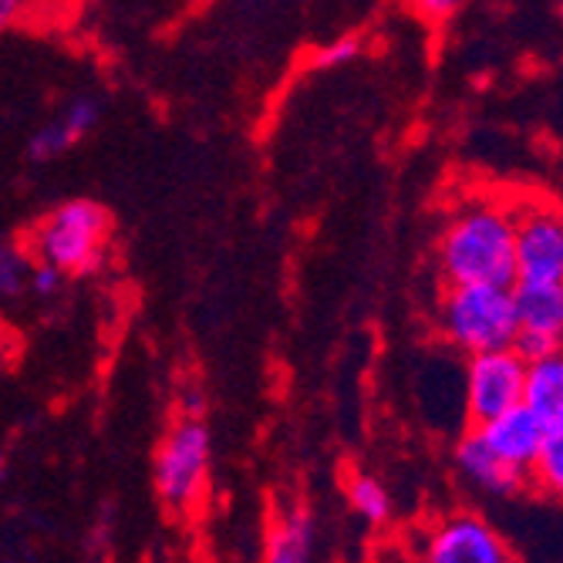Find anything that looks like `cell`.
I'll return each mask as SVG.
<instances>
[{"instance_id":"6da1fadb","label":"cell","mask_w":563,"mask_h":563,"mask_svg":"<svg viewBox=\"0 0 563 563\" xmlns=\"http://www.w3.org/2000/svg\"><path fill=\"white\" fill-rule=\"evenodd\" d=\"M435 267L445 287H506L520 284L514 207L496 199H473L459 207L439 240Z\"/></svg>"},{"instance_id":"7a4b0ae2","label":"cell","mask_w":563,"mask_h":563,"mask_svg":"<svg viewBox=\"0 0 563 563\" xmlns=\"http://www.w3.org/2000/svg\"><path fill=\"white\" fill-rule=\"evenodd\" d=\"M439 338L466 357L509 351L520 338L514 290L506 287H445L435 303Z\"/></svg>"},{"instance_id":"3957f363","label":"cell","mask_w":563,"mask_h":563,"mask_svg":"<svg viewBox=\"0 0 563 563\" xmlns=\"http://www.w3.org/2000/svg\"><path fill=\"white\" fill-rule=\"evenodd\" d=\"M112 217L95 199H68L51 210L27 236L34 264L55 267L65 277H88L106 267Z\"/></svg>"},{"instance_id":"277c9868","label":"cell","mask_w":563,"mask_h":563,"mask_svg":"<svg viewBox=\"0 0 563 563\" xmlns=\"http://www.w3.org/2000/svg\"><path fill=\"white\" fill-rule=\"evenodd\" d=\"M213 439L210 429L196 419H179L159 442L152 459V483L169 509H189L199 503L210 483Z\"/></svg>"},{"instance_id":"5b68a950","label":"cell","mask_w":563,"mask_h":563,"mask_svg":"<svg viewBox=\"0 0 563 563\" xmlns=\"http://www.w3.org/2000/svg\"><path fill=\"white\" fill-rule=\"evenodd\" d=\"M527 372L530 362L517 347L466 357L463 405L470 426L483 429L503 419L506 412H514V408H520L527 398Z\"/></svg>"},{"instance_id":"8992f818","label":"cell","mask_w":563,"mask_h":563,"mask_svg":"<svg viewBox=\"0 0 563 563\" xmlns=\"http://www.w3.org/2000/svg\"><path fill=\"white\" fill-rule=\"evenodd\" d=\"M517 220V271L520 284H563V207L550 199H523Z\"/></svg>"},{"instance_id":"52a82bcc","label":"cell","mask_w":563,"mask_h":563,"mask_svg":"<svg viewBox=\"0 0 563 563\" xmlns=\"http://www.w3.org/2000/svg\"><path fill=\"white\" fill-rule=\"evenodd\" d=\"M422 563H520L509 540L473 509L442 517L422 547Z\"/></svg>"},{"instance_id":"ba28073f","label":"cell","mask_w":563,"mask_h":563,"mask_svg":"<svg viewBox=\"0 0 563 563\" xmlns=\"http://www.w3.org/2000/svg\"><path fill=\"white\" fill-rule=\"evenodd\" d=\"M517 318L520 338L517 351L527 362H543L563 351V284H517Z\"/></svg>"},{"instance_id":"9c48e42d","label":"cell","mask_w":563,"mask_h":563,"mask_svg":"<svg viewBox=\"0 0 563 563\" xmlns=\"http://www.w3.org/2000/svg\"><path fill=\"white\" fill-rule=\"evenodd\" d=\"M452 459H455V470L463 473V479L486 496H517L520 489L530 486V476L514 470L509 463H503L476 429L459 435Z\"/></svg>"},{"instance_id":"30bf717a","label":"cell","mask_w":563,"mask_h":563,"mask_svg":"<svg viewBox=\"0 0 563 563\" xmlns=\"http://www.w3.org/2000/svg\"><path fill=\"white\" fill-rule=\"evenodd\" d=\"M476 432L486 439V445L503 459V463H509L527 476L533 473L537 459L547 445V435H550L527 405L514 408V412H506L503 419H496Z\"/></svg>"},{"instance_id":"8fae6325","label":"cell","mask_w":563,"mask_h":563,"mask_svg":"<svg viewBox=\"0 0 563 563\" xmlns=\"http://www.w3.org/2000/svg\"><path fill=\"white\" fill-rule=\"evenodd\" d=\"M314 520L303 506H287L271 520L264 537V563H311Z\"/></svg>"},{"instance_id":"7c38bea8","label":"cell","mask_w":563,"mask_h":563,"mask_svg":"<svg viewBox=\"0 0 563 563\" xmlns=\"http://www.w3.org/2000/svg\"><path fill=\"white\" fill-rule=\"evenodd\" d=\"M523 405L540 419V426L550 435L563 432V351L530 365Z\"/></svg>"},{"instance_id":"4fadbf2b","label":"cell","mask_w":563,"mask_h":563,"mask_svg":"<svg viewBox=\"0 0 563 563\" xmlns=\"http://www.w3.org/2000/svg\"><path fill=\"white\" fill-rule=\"evenodd\" d=\"M344 496L351 503V509L365 523L378 527L391 517V496L388 489L375 479V476H365V473H351L344 479Z\"/></svg>"},{"instance_id":"5bb4252c","label":"cell","mask_w":563,"mask_h":563,"mask_svg":"<svg viewBox=\"0 0 563 563\" xmlns=\"http://www.w3.org/2000/svg\"><path fill=\"white\" fill-rule=\"evenodd\" d=\"M530 483H533L543 496L563 503V432L547 435V445H543V452H540V459H537V466H533V473H530Z\"/></svg>"},{"instance_id":"9a60e30c","label":"cell","mask_w":563,"mask_h":563,"mask_svg":"<svg viewBox=\"0 0 563 563\" xmlns=\"http://www.w3.org/2000/svg\"><path fill=\"white\" fill-rule=\"evenodd\" d=\"M31 271H34L31 253L8 243L4 250H0V294H4V297L24 294L27 284H31Z\"/></svg>"},{"instance_id":"2e32d148","label":"cell","mask_w":563,"mask_h":563,"mask_svg":"<svg viewBox=\"0 0 563 563\" xmlns=\"http://www.w3.org/2000/svg\"><path fill=\"white\" fill-rule=\"evenodd\" d=\"M71 145H75L71 132L55 119L51 125H44V129H37V132L31 135V142H27V156H31L34 163H47V159L62 156V152L71 148Z\"/></svg>"},{"instance_id":"e0dca14e","label":"cell","mask_w":563,"mask_h":563,"mask_svg":"<svg viewBox=\"0 0 563 563\" xmlns=\"http://www.w3.org/2000/svg\"><path fill=\"white\" fill-rule=\"evenodd\" d=\"M362 47H365V41L357 37V34L338 37V41L321 44V47L314 51L311 65H314V68H341V65H347V62H354L357 55H362Z\"/></svg>"},{"instance_id":"ac0fdd59","label":"cell","mask_w":563,"mask_h":563,"mask_svg":"<svg viewBox=\"0 0 563 563\" xmlns=\"http://www.w3.org/2000/svg\"><path fill=\"white\" fill-rule=\"evenodd\" d=\"M58 122L71 132L75 142H81V139L95 129V122H98V101H95V98H75L71 106L62 112Z\"/></svg>"},{"instance_id":"d6986e66","label":"cell","mask_w":563,"mask_h":563,"mask_svg":"<svg viewBox=\"0 0 563 563\" xmlns=\"http://www.w3.org/2000/svg\"><path fill=\"white\" fill-rule=\"evenodd\" d=\"M62 277H65V274H58L55 267H47V264H34L27 290H34L37 297H51V294H55V290L62 287Z\"/></svg>"},{"instance_id":"ffe728a7","label":"cell","mask_w":563,"mask_h":563,"mask_svg":"<svg viewBox=\"0 0 563 563\" xmlns=\"http://www.w3.org/2000/svg\"><path fill=\"white\" fill-rule=\"evenodd\" d=\"M412 11H416L419 18H426V21L439 24V21L452 18V14L459 11V4H452V0H426V4H416Z\"/></svg>"},{"instance_id":"44dd1931","label":"cell","mask_w":563,"mask_h":563,"mask_svg":"<svg viewBox=\"0 0 563 563\" xmlns=\"http://www.w3.org/2000/svg\"><path fill=\"white\" fill-rule=\"evenodd\" d=\"M4 563H18V560H4Z\"/></svg>"},{"instance_id":"7402d4cb","label":"cell","mask_w":563,"mask_h":563,"mask_svg":"<svg viewBox=\"0 0 563 563\" xmlns=\"http://www.w3.org/2000/svg\"><path fill=\"white\" fill-rule=\"evenodd\" d=\"M560 14H563V4H560Z\"/></svg>"}]
</instances>
